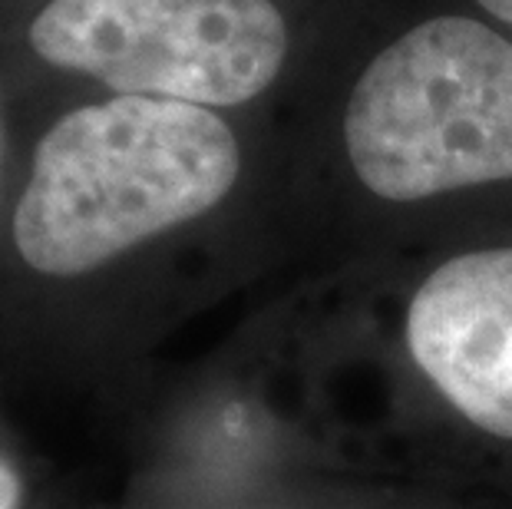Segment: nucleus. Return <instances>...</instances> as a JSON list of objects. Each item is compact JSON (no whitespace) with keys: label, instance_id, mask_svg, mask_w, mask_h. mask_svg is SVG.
<instances>
[{"label":"nucleus","instance_id":"f03ea898","mask_svg":"<svg viewBox=\"0 0 512 509\" xmlns=\"http://www.w3.org/2000/svg\"><path fill=\"white\" fill-rule=\"evenodd\" d=\"M344 143L390 202L512 179V43L473 17L407 30L357 80Z\"/></svg>","mask_w":512,"mask_h":509},{"label":"nucleus","instance_id":"39448f33","mask_svg":"<svg viewBox=\"0 0 512 509\" xmlns=\"http://www.w3.org/2000/svg\"><path fill=\"white\" fill-rule=\"evenodd\" d=\"M17 506H20V476L0 457V509H17Z\"/></svg>","mask_w":512,"mask_h":509},{"label":"nucleus","instance_id":"20e7f679","mask_svg":"<svg viewBox=\"0 0 512 509\" xmlns=\"http://www.w3.org/2000/svg\"><path fill=\"white\" fill-rule=\"evenodd\" d=\"M407 344L453 410L512 440V245L456 255L427 275L407 311Z\"/></svg>","mask_w":512,"mask_h":509},{"label":"nucleus","instance_id":"7ed1b4c3","mask_svg":"<svg viewBox=\"0 0 512 509\" xmlns=\"http://www.w3.org/2000/svg\"><path fill=\"white\" fill-rule=\"evenodd\" d=\"M30 47L116 96L238 106L265 93L288 53L271 0H50Z\"/></svg>","mask_w":512,"mask_h":509},{"label":"nucleus","instance_id":"423d86ee","mask_svg":"<svg viewBox=\"0 0 512 509\" xmlns=\"http://www.w3.org/2000/svg\"><path fill=\"white\" fill-rule=\"evenodd\" d=\"M476 4L486 7L496 20H503V24L512 27V0H476Z\"/></svg>","mask_w":512,"mask_h":509},{"label":"nucleus","instance_id":"f257e3e1","mask_svg":"<svg viewBox=\"0 0 512 509\" xmlns=\"http://www.w3.org/2000/svg\"><path fill=\"white\" fill-rule=\"evenodd\" d=\"M242 149L205 106L113 96L50 126L14 212V245L40 275L76 278L215 209Z\"/></svg>","mask_w":512,"mask_h":509}]
</instances>
